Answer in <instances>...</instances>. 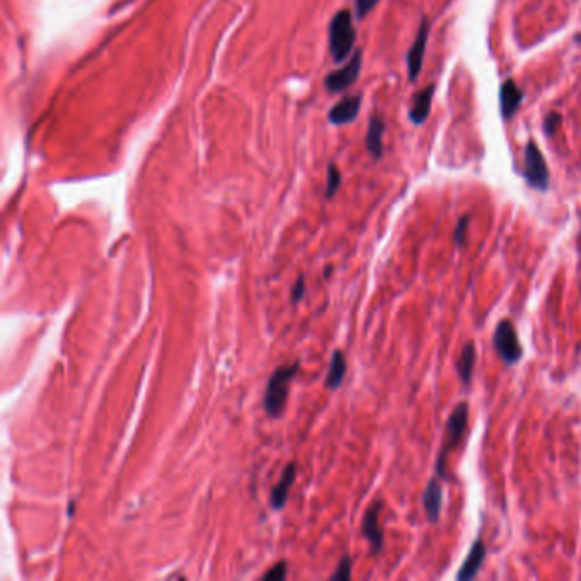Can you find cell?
<instances>
[{"label": "cell", "instance_id": "1", "mask_svg": "<svg viewBox=\"0 0 581 581\" xmlns=\"http://www.w3.org/2000/svg\"><path fill=\"white\" fill-rule=\"evenodd\" d=\"M300 363L295 362L293 365H281L271 374L268 385H266L265 397H263V408L271 418L281 416L285 411L286 399H288L290 383L297 375Z\"/></svg>", "mask_w": 581, "mask_h": 581}, {"label": "cell", "instance_id": "2", "mask_svg": "<svg viewBox=\"0 0 581 581\" xmlns=\"http://www.w3.org/2000/svg\"><path fill=\"white\" fill-rule=\"evenodd\" d=\"M356 40L353 17L350 10H339L329 22V53L336 64L351 55Z\"/></svg>", "mask_w": 581, "mask_h": 581}, {"label": "cell", "instance_id": "3", "mask_svg": "<svg viewBox=\"0 0 581 581\" xmlns=\"http://www.w3.org/2000/svg\"><path fill=\"white\" fill-rule=\"evenodd\" d=\"M469 423V404L467 402H459L455 406L454 411H452L450 416H448L447 425H445V439L443 443H441V448L439 452V457H436V474L440 478H445L447 476V462L448 455L454 450L457 445L462 440L464 433L467 429Z\"/></svg>", "mask_w": 581, "mask_h": 581}, {"label": "cell", "instance_id": "4", "mask_svg": "<svg viewBox=\"0 0 581 581\" xmlns=\"http://www.w3.org/2000/svg\"><path fill=\"white\" fill-rule=\"evenodd\" d=\"M493 346L506 365H515L524 358V346H522L513 323L508 319H503L498 324V328L494 329Z\"/></svg>", "mask_w": 581, "mask_h": 581}, {"label": "cell", "instance_id": "5", "mask_svg": "<svg viewBox=\"0 0 581 581\" xmlns=\"http://www.w3.org/2000/svg\"><path fill=\"white\" fill-rule=\"evenodd\" d=\"M524 179L530 188L539 189V191H547L549 184H551V172H549L547 162H545L540 149L534 140H529L525 147Z\"/></svg>", "mask_w": 581, "mask_h": 581}, {"label": "cell", "instance_id": "6", "mask_svg": "<svg viewBox=\"0 0 581 581\" xmlns=\"http://www.w3.org/2000/svg\"><path fill=\"white\" fill-rule=\"evenodd\" d=\"M429 38V21L428 17H423L420 22V28H418L416 38H414L411 48L406 53V64H408V73L409 80L411 82H416L418 77H420L421 68H423L425 61V53H426V43H428Z\"/></svg>", "mask_w": 581, "mask_h": 581}, {"label": "cell", "instance_id": "7", "mask_svg": "<svg viewBox=\"0 0 581 581\" xmlns=\"http://www.w3.org/2000/svg\"><path fill=\"white\" fill-rule=\"evenodd\" d=\"M362 61H363L362 52L356 50L346 65H343L339 71L329 73V75L326 77L324 82H326L328 91L332 92V94H336V92L344 91V89L350 87L351 84H355V80L358 79V75H360V71H362Z\"/></svg>", "mask_w": 581, "mask_h": 581}, {"label": "cell", "instance_id": "8", "mask_svg": "<svg viewBox=\"0 0 581 581\" xmlns=\"http://www.w3.org/2000/svg\"><path fill=\"white\" fill-rule=\"evenodd\" d=\"M382 506H383V503L381 501V499H377V501L372 503V505L369 506V510L365 511V517H363L362 534H363V537L369 540L372 554L381 552L382 545H383V530L381 527V522H378Z\"/></svg>", "mask_w": 581, "mask_h": 581}, {"label": "cell", "instance_id": "9", "mask_svg": "<svg viewBox=\"0 0 581 581\" xmlns=\"http://www.w3.org/2000/svg\"><path fill=\"white\" fill-rule=\"evenodd\" d=\"M524 103V91L518 87L513 79H506L499 89V111L503 119H510L517 115L518 108Z\"/></svg>", "mask_w": 581, "mask_h": 581}, {"label": "cell", "instance_id": "10", "mask_svg": "<svg viewBox=\"0 0 581 581\" xmlns=\"http://www.w3.org/2000/svg\"><path fill=\"white\" fill-rule=\"evenodd\" d=\"M435 91V84H429L413 96L411 108H409V119L413 122V125H423L426 119H428Z\"/></svg>", "mask_w": 581, "mask_h": 581}, {"label": "cell", "instance_id": "11", "mask_svg": "<svg viewBox=\"0 0 581 581\" xmlns=\"http://www.w3.org/2000/svg\"><path fill=\"white\" fill-rule=\"evenodd\" d=\"M360 106H362V96H348V98L341 99L329 111V122L332 125H348L358 116Z\"/></svg>", "mask_w": 581, "mask_h": 581}, {"label": "cell", "instance_id": "12", "mask_svg": "<svg viewBox=\"0 0 581 581\" xmlns=\"http://www.w3.org/2000/svg\"><path fill=\"white\" fill-rule=\"evenodd\" d=\"M295 478H297V466L292 462L285 467L280 481L277 483V486H274L273 491H271L270 499H271V506H273L274 510H281L286 505V499H288L290 490H292L293 483H295Z\"/></svg>", "mask_w": 581, "mask_h": 581}, {"label": "cell", "instance_id": "13", "mask_svg": "<svg viewBox=\"0 0 581 581\" xmlns=\"http://www.w3.org/2000/svg\"><path fill=\"white\" fill-rule=\"evenodd\" d=\"M484 557H486V545H484V542L481 539H478L474 544H472L471 551H469V556L466 557V561H464L462 568H460L459 573H457V581L476 578V575H478L479 569H481L483 566Z\"/></svg>", "mask_w": 581, "mask_h": 581}, {"label": "cell", "instance_id": "14", "mask_svg": "<svg viewBox=\"0 0 581 581\" xmlns=\"http://www.w3.org/2000/svg\"><path fill=\"white\" fill-rule=\"evenodd\" d=\"M423 506L426 515H428V520L435 524L440 518L441 506H443V490H441L439 479H429L423 494Z\"/></svg>", "mask_w": 581, "mask_h": 581}, {"label": "cell", "instance_id": "15", "mask_svg": "<svg viewBox=\"0 0 581 581\" xmlns=\"http://www.w3.org/2000/svg\"><path fill=\"white\" fill-rule=\"evenodd\" d=\"M474 365H476V344H474V341H467V343L464 344L462 351H460L459 358L455 360L457 374H459L460 382H462L464 385H469V383H471Z\"/></svg>", "mask_w": 581, "mask_h": 581}, {"label": "cell", "instance_id": "16", "mask_svg": "<svg viewBox=\"0 0 581 581\" xmlns=\"http://www.w3.org/2000/svg\"><path fill=\"white\" fill-rule=\"evenodd\" d=\"M383 131H385V123L378 115L372 116L369 123V131H367V149L374 159H381L383 154Z\"/></svg>", "mask_w": 581, "mask_h": 581}, {"label": "cell", "instance_id": "17", "mask_svg": "<svg viewBox=\"0 0 581 581\" xmlns=\"http://www.w3.org/2000/svg\"><path fill=\"white\" fill-rule=\"evenodd\" d=\"M346 358L341 350H336L329 362V369L326 374V387L329 390H336L343 383L344 375H346Z\"/></svg>", "mask_w": 581, "mask_h": 581}, {"label": "cell", "instance_id": "18", "mask_svg": "<svg viewBox=\"0 0 581 581\" xmlns=\"http://www.w3.org/2000/svg\"><path fill=\"white\" fill-rule=\"evenodd\" d=\"M341 186V172L336 168L334 164L329 166L328 169V186H326V198H332L336 195V191Z\"/></svg>", "mask_w": 581, "mask_h": 581}, {"label": "cell", "instance_id": "19", "mask_svg": "<svg viewBox=\"0 0 581 581\" xmlns=\"http://www.w3.org/2000/svg\"><path fill=\"white\" fill-rule=\"evenodd\" d=\"M351 564H353L351 557L348 556V554H346V556H343V559L339 561L336 571L331 575V580H350L351 578Z\"/></svg>", "mask_w": 581, "mask_h": 581}, {"label": "cell", "instance_id": "20", "mask_svg": "<svg viewBox=\"0 0 581 581\" xmlns=\"http://www.w3.org/2000/svg\"><path fill=\"white\" fill-rule=\"evenodd\" d=\"M286 573H288V568H286L285 561H280L278 564H274L273 568H270L268 571L263 575V580L266 581H281L286 578Z\"/></svg>", "mask_w": 581, "mask_h": 581}, {"label": "cell", "instance_id": "21", "mask_svg": "<svg viewBox=\"0 0 581 581\" xmlns=\"http://www.w3.org/2000/svg\"><path fill=\"white\" fill-rule=\"evenodd\" d=\"M561 122H563V116H561L559 113H554V111L545 116V118H544L545 135H547V137H552V135L557 131V128H559Z\"/></svg>", "mask_w": 581, "mask_h": 581}, {"label": "cell", "instance_id": "22", "mask_svg": "<svg viewBox=\"0 0 581 581\" xmlns=\"http://www.w3.org/2000/svg\"><path fill=\"white\" fill-rule=\"evenodd\" d=\"M378 0H355V10L356 17L363 19L367 14L374 10V7L377 6Z\"/></svg>", "mask_w": 581, "mask_h": 581}, {"label": "cell", "instance_id": "23", "mask_svg": "<svg viewBox=\"0 0 581 581\" xmlns=\"http://www.w3.org/2000/svg\"><path fill=\"white\" fill-rule=\"evenodd\" d=\"M467 226H469V215H464L462 219L459 220V223H457V228H455V232H454V241H455V244L459 247L464 244V237H466Z\"/></svg>", "mask_w": 581, "mask_h": 581}, {"label": "cell", "instance_id": "24", "mask_svg": "<svg viewBox=\"0 0 581 581\" xmlns=\"http://www.w3.org/2000/svg\"><path fill=\"white\" fill-rule=\"evenodd\" d=\"M304 293H305V278L300 277L295 281V285H293V288H292V302H293V304H298V302L302 300V297H304Z\"/></svg>", "mask_w": 581, "mask_h": 581}]
</instances>
